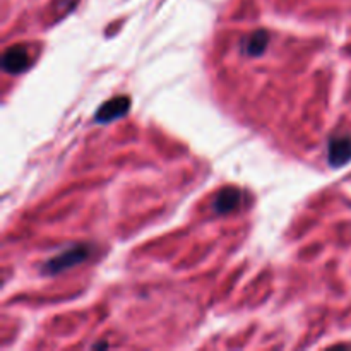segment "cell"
Returning a JSON list of instances; mask_svg holds the SVG:
<instances>
[{
    "label": "cell",
    "mask_w": 351,
    "mask_h": 351,
    "mask_svg": "<svg viewBox=\"0 0 351 351\" xmlns=\"http://www.w3.org/2000/svg\"><path fill=\"white\" fill-rule=\"evenodd\" d=\"M89 254H91V247L88 245L71 247V249L65 250V252L60 254V256L47 261L43 266V271L47 274H51V276H53V274H60L64 273V271L71 269V267L77 266V264L84 263V261L89 257Z\"/></svg>",
    "instance_id": "6da1fadb"
},
{
    "label": "cell",
    "mask_w": 351,
    "mask_h": 351,
    "mask_svg": "<svg viewBox=\"0 0 351 351\" xmlns=\"http://www.w3.org/2000/svg\"><path fill=\"white\" fill-rule=\"evenodd\" d=\"M29 53L21 45L7 48L2 55V69L7 74H21L29 67Z\"/></svg>",
    "instance_id": "7a4b0ae2"
},
{
    "label": "cell",
    "mask_w": 351,
    "mask_h": 351,
    "mask_svg": "<svg viewBox=\"0 0 351 351\" xmlns=\"http://www.w3.org/2000/svg\"><path fill=\"white\" fill-rule=\"evenodd\" d=\"M130 108V98L129 96H117V98L106 101L101 108L96 112V122L108 123L113 120L120 119V117L127 115Z\"/></svg>",
    "instance_id": "3957f363"
},
{
    "label": "cell",
    "mask_w": 351,
    "mask_h": 351,
    "mask_svg": "<svg viewBox=\"0 0 351 351\" xmlns=\"http://www.w3.org/2000/svg\"><path fill=\"white\" fill-rule=\"evenodd\" d=\"M328 158L331 167H345L351 161V136L335 137L329 141Z\"/></svg>",
    "instance_id": "277c9868"
},
{
    "label": "cell",
    "mask_w": 351,
    "mask_h": 351,
    "mask_svg": "<svg viewBox=\"0 0 351 351\" xmlns=\"http://www.w3.org/2000/svg\"><path fill=\"white\" fill-rule=\"evenodd\" d=\"M240 201H242V192L237 187H226L216 195L213 209H215L216 215H228L239 208Z\"/></svg>",
    "instance_id": "5b68a950"
},
{
    "label": "cell",
    "mask_w": 351,
    "mask_h": 351,
    "mask_svg": "<svg viewBox=\"0 0 351 351\" xmlns=\"http://www.w3.org/2000/svg\"><path fill=\"white\" fill-rule=\"evenodd\" d=\"M267 45H269V33L264 29H257L243 40L242 50L249 57H261L267 48Z\"/></svg>",
    "instance_id": "8992f818"
}]
</instances>
